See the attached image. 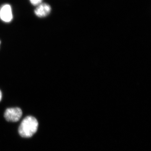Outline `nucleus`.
Segmentation results:
<instances>
[{
  "mask_svg": "<svg viewBox=\"0 0 151 151\" xmlns=\"http://www.w3.org/2000/svg\"><path fill=\"white\" fill-rule=\"evenodd\" d=\"M38 127L37 120L33 116H27L23 120L19 127V134L22 137H31L37 132Z\"/></svg>",
  "mask_w": 151,
  "mask_h": 151,
  "instance_id": "nucleus-1",
  "label": "nucleus"
},
{
  "mask_svg": "<svg viewBox=\"0 0 151 151\" xmlns=\"http://www.w3.org/2000/svg\"><path fill=\"white\" fill-rule=\"evenodd\" d=\"M22 111L19 108H9L6 110L4 113L5 119L9 122H18L21 118Z\"/></svg>",
  "mask_w": 151,
  "mask_h": 151,
  "instance_id": "nucleus-2",
  "label": "nucleus"
},
{
  "mask_svg": "<svg viewBox=\"0 0 151 151\" xmlns=\"http://www.w3.org/2000/svg\"><path fill=\"white\" fill-rule=\"evenodd\" d=\"M0 19L5 22H10L13 19L12 7L8 4L4 5L0 9Z\"/></svg>",
  "mask_w": 151,
  "mask_h": 151,
  "instance_id": "nucleus-3",
  "label": "nucleus"
},
{
  "mask_svg": "<svg viewBox=\"0 0 151 151\" xmlns=\"http://www.w3.org/2000/svg\"><path fill=\"white\" fill-rule=\"evenodd\" d=\"M51 11L50 6L46 3H41L35 10L36 15L39 17H44L48 16Z\"/></svg>",
  "mask_w": 151,
  "mask_h": 151,
  "instance_id": "nucleus-4",
  "label": "nucleus"
},
{
  "mask_svg": "<svg viewBox=\"0 0 151 151\" xmlns=\"http://www.w3.org/2000/svg\"><path fill=\"white\" fill-rule=\"evenodd\" d=\"M43 0H29L32 4L33 6H37L42 3Z\"/></svg>",
  "mask_w": 151,
  "mask_h": 151,
  "instance_id": "nucleus-5",
  "label": "nucleus"
},
{
  "mask_svg": "<svg viewBox=\"0 0 151 151\" xmlns=\"http://www.w3.org/2000/svg\"><path fill=\"white\" fill-rule=\"evenodd\" d=\"M2 97V92L0 90V101L1 100Z\"/></svg>",
  "mask_w": 151,
  "mask_h": 151,
  "instance_id": "nucleus-6",
  "label": "nucleus"
},
{
  "mask_svg": "<svg viewBox=\"0 0 151 151\" xmlns=\"http://www.w3.org/2000/svg\"><path fill=\"white\" fill-rule=\"evenodd\" d=\"M0 45H1V41H0Z\"/></svg>",
  "mask_w": 151,
  "mask_h": 151,
  "instance_id": "nucleus-7",
  "label": "nucleus"
}]
</instances>
